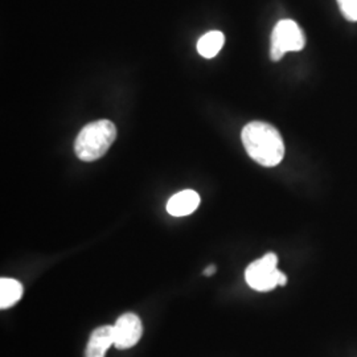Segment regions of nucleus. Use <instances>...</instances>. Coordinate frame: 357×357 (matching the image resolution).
Listing matches in <instances>:
<instances>
[{
  "label": "nucleus",
  "mask_w": 357,
  "mask_h": 357,
  "mask_svg": "<svg viewBox=\"0 0 357 357\" xmlns=\"http://www.w3.org/2000/svg\"><path fill=\"white\" fill-rule=\"evenodd\" d=\"M337 4L348 22H357V0H337Z\"/></svg>",
  "instance_id": "nucleus-10"
},
{
  "label": "nucleus",
  "mask_w": 357,
  "mask_h": 357,
  "mask_svg": "<svg viewBox=\"0 0 357 357\" xmlns=\"http://www.w3.org/2000/svg\"><path fill=\"white\" fill-rule=\"evenodd\" d=\"M241 141L248 155L261 166H278L284 158L281 132L266 122L248 123L241 132Z\"/></svg>",
  "instance_id": "nucleus-1"
},
{
  "label": "nucleus",
  "mask_w": 357,
  "mask_h": 357,
  "mask_svg": "<svg viewBox=\"0 0 357 357\" xmlns=\"http://www.w3.org/2000/svg\"><path fill=\"white\" fill-rule=\"evenodd\" d=\"M305 45L306 38L301 26L289 19L281 20L271 33L270 57L273 61H280L287 52L302 51Z\"/></svg>",
  "instance_id": "nucleus-4"
},
{
  "label": "nucleus",
  "mask_w": 357,
  "mask_h": 357,
  "mask_svg": "<svg viewBox=\"0 0 357 357\" xmlns=\"http://www.w3.org/2000/svg\"><path fill=\"white\" fill-rule=\"evenodd\" d=\"M278 257L275 253H268L262 258L252 262L245 271V280L255 291L268 293L277 286H286L287 277L277 268Z\"/></svg>",
  "instance_id": "nucleus-3"
},
{
  "label": "nucleus",
  "mask_w": 357,
  "mask_h": 357,
  "mask_svg": "<svg viewBox=\"0 0 357 357\" xmlns=\"http://www.w3.org/2000/svg\"><path fill=\"white\" fill-rule=\"evenodd\" d=\"M225 38L220 31H211L197 41V52L204 59H213L224 47Z\"/></svg>",
  "instance_id": "nucleus-9"
},
{
  "label": "nucleus",
  "mask_w": 357,
  "mask_h": 357,
  "mask_svg": "<svg viewBox=\"0 0 357 357\" xmlns=\"http://www.w3.org/2000/svg\"><path fill=\"white\" fill-rule=\"evenodd\" d=\"M200 204V196L192 190L178 192L174 195L167 203V212L174 217H184L192 215Z\"/></svg>",
  "instance_id": "nucleus-6"
},
{
  "label": "nucleus",
  "mask_w": 357,
  "mask_h": 357,
  "mask_svg": "<svg viewBox=\"0 0 357 357\" xmlns=\"http://www.w3.org/2000/svg\"><path fill=\"white\" fill-rule=\"evenodd\" d=\"M23 296V284L16 280H0V308L7 310L15 306Z\"/></svg>",
  "instance_id": "nucleus-8"
},
{
  "label": "nucleus",
  "mask_w": 357,
  "mask_h": 357,
  "mask_svg": "<svg viewBox=\"0 0 357 357\" xmlns=\"http://www.w3.org/2000/svg\"><path fill=\"white\" fill-rule=\"evenodd\" d=\"M116 139V128L112 121L90 122L82 128L75 142V153L82 162H94L105 156Z\"/></svg>",
  "instance_id": "nucleus-2"
},
{
  "label": "nucleus",
  "mask_w": 357,
  "mask_h": 357,
  "mask_svg": "<svg viewBox=\"0 0 357 357\" xmlns=\"http://www.w3.org/2000/svg\"><path fill=\"white\" fill-rule=\"evenodd\" d=\"M114 347L118 349H128L141 340L143 324L138 315L128 312L121 315L115 321Z\"/></svg>",
  "instance_id": "nucleus-5"
},
{
  "label": "nucleus",
  "mask_w": 357,
  "mask_h": 357,
  "mask_svg": "<svg viewBox=\"0 0 357 357\" xmlns=\"http://www.w3.org/2000/svg\"><path fill=\"white\" fill-rule=\"evenodd\" d=\"M217 268L215 266V265H211L209 268H206L204 270V275H206V277H211V275H213L215 273H216Z\"/></svg>",
  "instance_id": "nucleus-11"
},
{
  "label": "nucleus",
  "mask_w": 357,
  "mask_h": 357,
  "mask_svg": "<svg viewBox=\"0 0 357 357\" xmlns=\"http://www.w3.org/2000/svg\"><path fill=\"white\" fill-rule=\"evenodd\" d=\"M112 345H114L113 326L98 327L90 335L89 342L85 349V357H105L107 349Z\"/></svg>",
  "instance_id": "nucleus-7"
}]
</instances>
